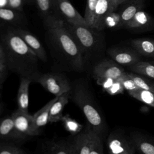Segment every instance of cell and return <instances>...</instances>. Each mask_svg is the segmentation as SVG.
<instances>
[{
  "mask_svg": "<svg viewBox=\"0 0 154 154\" xmlns=\"http://www.w3.org/2000/svg\"><path fill=\"white\" fill-rule=\"evenodd\" d=\"M0 45L5 55L8 70L35 82L41 74L38 58L15 31L14 27L0 29Z\"/></svg>",
  "mask_w": 154,
  "mask_h": 154,
  "instance_id": "cell-1",
  "label": "cell"
},
{
  "mask_svg": "<svg viewBox=\"0 0 154 154\" xmlns=\"http://www.w3.org/2000/svg\"><path fill=\"white\" fill-rule=\"evenodd\" d=\"M46 28V42L55 58L70 70L82 71L85 64L82 52L64 20L55 21Z\"/></svg>",
  "mask_w": 154,
  "mask_h": 154,
  "instance_id": "cell-2",
  "label": "cell"
},
{
  "mask_svg": "<svg viewBox=\"0 0 154 154\" xmlns=\"http://www.w3.org/2000/svg\"><path fill=\"white\" fill-rule=\"evenodd\" d=\"M69 99L81 109L87 123L103 137L106 132V123L84 82L78 81L72 83Z\"/></svg>",
  "mask_w": 154,
  "mask_h": 154,
  "instance_id": "cell-3",
  "label": "cell"
},
{
  "mask_svg": "<svg viewBox=\"0 0 154 154\" xmlns=\"http://www.w3.org/2000/svg\"><path fill=\"white\" fill-rule=\"evenodd\" d=\"M72 141L76 154L103 153V137L88 123Z\"/></svg>",
  "mask_w": 154,
  "mask_h": 154,
  "instance_id": "cell-4",
  "label": "cell"
},
{
  "mask_svg": "<svg viewBox=\"0 0 154 154\" xmlns=\"http://www.w3.org/2000/svg\"><path fill=\"white\" fill-rule=\"evenodd\" d=\"M64 25L72 35L82 52L84 60L88 55L96 51L100 45L99 30L87 25H72L64 21Z\"/></svg>",
  "mask_w": 154,
  "mask_h": 154,
  "instance_id": "cell-5",
  "label": "cell"
},
{
  "mask_svg": "<svg viewBox=\"0 0 154 154\" xmlns=\"http://www.w3.org/2000/svg\"><path fill=\"white\" fill-rule=\"evenodd\" d=\"M35 82L40 84L55 96L68 92L72 88V83L63 73L59 72L41 73Z\"/></svg>",
  "mask_w": 154,
  "mask_h": 154,
  "instance_id": "cell-6",
  "label": "cell"
},
{
  "mask_svg": "<svg viewBox=\"0 0 154 154\" xmlns=\"http://www.w3.org/2000/svg\"><path fill=\"white\" fill-rule=\"evenodd\" d=\"M108 152L113 154H134L135 148L129 135L117 130L112 132L107 138Z\"/></svg>",
  "mask_w": 154,
  "mask_h": 154,
  "instance_id": "cell-7",
  "label": "cell"
},
{
  "mask_svg": "<svg viewBox=\"0 0 154 154\" xmlns=\"http://www.w3.org/2000/svg\"><path fill=\"white\" fill-rule=\"evenodd\" d=\"M11 117L15 130L22 141L38 135L34 128L32 115L17 109L12 113Z\"/></svg>",
  "mask_w": 154,
  "mask_h": 154,
  "instance_id": "cell-8",
  "label": "cell"
},
{
  "mask_svg": "<svg viewBox=\"0 0 154 154\" xmlns=\"http://www.w3.org/2000/svg\"><path fill=\"white\" fill-rule=\"evenodd\" d=\"M124 72V69L115 61L104 59L94 66L93 76L96 80L108 78L118 79Z\"/></svg>",
  "mask_w": 154,
  "mask_h": 154,
  "instance_id": "cell-9",
  "label": "cell"
},
{
  "mask_svg": "<svg viewBox=\"0 0 154 154\" xmlns=\"http://www.w3.org/2000/svg\"><path fill=\"white\" fill-rule=\"evenodd\" d=\"M60 15L67 23L72 25H87L82 16L69 0H56Z\"/></svg>",
  "mask_w": 154,
  "mask_h": 154,
  "instance_id": "cell-10",
  "label": "cell"
},
{
  "mask_svg": "<svg viewBox=\"0 0 154 154\" xmlns=\"http://www.w3.org/2000/svg\"><path fill=\"white\" fill-rule=\"evenodd\" d=\"M35 2L46 27L57 20H63L59 12L56 0H35Z\"/></svg>",
  "mask_w": 154,
  "mask_h": 154,
  "instance_id": "cell-11",
  "label": "cell"
},
{
  "mask_svg": "<svg viewBox=\"0 0 154 154\" xmlns=\"http://www.w3.org/2000/svg\"><path fill=\"white\" fill-rule=\"evenodd\" d=\"M14 29L27 46L34 52L37 58L43 62L48 60L46 52L42 43L31 32L20 27L14 26Z\"/></svg>",
  "mask_w": 154,
  "mask_h": 154,
  "instance_id": "cell-12",
  "label": "cell"
},
{
  "mask_svg": "<svg viewBox=\"0 0 154 154\" xmlns=\"http://www.w3.org/2000/svg\"><path fill=\"white\" fill-rule=\"evenodd\" d=\"M108 54L118 64L128 67L140 61V54L135 49L111 48L108 50Z\"/></svg>",
  "mask_w": 154,
  "mask_h": 154,
  "instance_id": "cell-13",
  "label": "cell"
},
{
  "mask_svg": "<svg viewBox=\"0 0 154 154\" xmlns=\"http://www.w3.org/2000/svg\"><path fill=\"white\" fill-rule=\"evenodd\" d=\"M136 152L144 154H154V137L134 131L129 135Z\"/></svg>",
  "mask_w": 154,
  "mask_h": 154,
  "instance_id": "cell-14",
  "label": "cell"
},
{
  "mask_svg": "<svg viewBox=\"0 0 154 154\" xmlns=\"http://www.w3.org/2000/svg\"><path fill=\"white\" fill-rule=\"evenodd\" d=\"M43 152L48 154H76L72 140H52L46 142Z\"/></svg>",
  "mask_w": 154,
  "mask_h": 154,
  "instance_id": "cell-15",
  "label": "cell"
},
{
  "mask_svg": "<svg viewBox=\"0 0 154 154\" xmlns=\"http://www.w3.org/2000/svg\"><path fill=\"white\" fill-rule=\"evenodd\" d=\"M154 22L152 17L141 10L136 13L134 17L127 22L123 28L131 30H149L153 28Z\"/></svg>",
  "mask_w": 154,
  "mask_h": 154,
  "instance_id": "cell-16",
  "label": "cell"
},
{
  "mask_svg": "<svg viewBox=\"0 0 154 154\" xmlns=\"http://www.w3.org/2000/svg\"><path fill=\"white\" fill-rule=\"evenodd\" d=\"M0 139L16 143L22 141L15 130L11 116L0 118Z\"/></svg>",
  "mask_w": 154,
  "mask_h": 154,
  "instance_id": "cell-17",
  "label": "cell"
},
{
  "mask_svg": "<svg viewBox=\"0 0 154 154\" xmlns=\"http://www.w3.org/2000/svg\"><path fill=\"white\" fill-rule=\"evenodd\" d=\"M31 80L25 77H20V84L17 95V109L28 112L29 87Z\"/></svg>",
  "mask_w": 154,
  "mask_h": 154,
  "instance_id": "cell-18",
  "label": "cell"
},
{
  "mask_svg": "<svg viewBox=\"0 0 154 154\" xmlns=\"http://www.w3.org/2000/svg\"><path fill=\"white\" fill-rule=\"evenodd\" d=\"M112 0H97L92 28L99 31L100 24L103 18L110 12L115 11Z\"/></svg>",
  "mask_w": 154,
  "mask_h": 154,
  "instance_id": "cell-19",
  "label": "cell"
},
{
  "mask_svg": "<svg viewBox=\"0 0 154 154\" xmlns=\"http://www.w3.org/2000/svg\"><path fill=\"white\" fill-rule=\"evenodd\" d=\"M69 93L70 91L58 96L57 100L54 102L50 109L49 122L54 123L61 121L63 116V109L70 99Z\"/></svg>",
  "mask_w": 154,
  "mask_h": 154,
  "instance_id": "cell-20",
  "label": "cell"
},
{
  "mask_svg": "<svg viewBox=\"0 0 154 154\" xmlns=\"http://www.w3.org/2000/svg\"><path fill=\"white\" fill-rule=\"evenodd\" d=\"M57 98L58 96H55L54 99L49 100L40 109L37 111L34 115H32L34 128L38 134H40L41 129L45 126H46L47 123L49 122L51 108Z\"/></svg>",
  "mask_w": 154,
  "mask_h": 154,
  "instance_id": "cell-21",
  "label": "cell"
},
{
  "mask_svg": "<svg viewBox=\"0 0 154 154\" xmlns=\"http://www.w3.org/2000/svg\"><path fill=\"white\" fill-rule=\"evenodd\" d=\"M134 49L140 55L154 58V40L140 38L131 41Z\"/></svg>",
  "mask_w": 154,
  "mask_h": 154,
  "instance_id": "cell-22",
  "label": "cell"
},
{
  "mask_svg": "<svg viewBox=\"0 0 154 154\" xmlns=\"http://www.w3.org/2000/svg\"><path fill=\"white\" fill-rule=\"evenodd\" d=\"M0 20L19 27L23 23V17L21 11L6 7L0 8Z\"/></svg>",
  "mask_w": 154,
  "mask_h": 154,
  "instance_id": "cell-23",
  "label": "cell"
},
{
  "mask_svg": "<svg viewBox=\"0 0 154 154\" xmlns=\"http://www.w3.org/2000/svg\"><path fill=\"white\" fill-rule=\"evenodd\" d=\"M128 68L132 72L154 79V64L152 62L139 61Z\"/></svg>",
  "mask_w": 154,
  "mask_h": 154,
  "instance_id": "cell-24",
  "label": "cell"
},
{
  "mask_svg": "<svg viewBox=\"0 0 154 154\" xmlns=\"http://www.w3.org/2000/svg\"><path fill=\"white\" fill-rule=\"evenodd\" d=\"M143 6V0H135L123 8V10L120 12L123 27L134 17L137 11L141 10Z\"/></svg>",
  "mask_w": 154,
  "mask_h": 154,
  "instance_id": "cell-25",
  "label": "cell"
},
{
  "mask_svg": "<svg viewBox=\"0 0 154 154\" xmlns=\"http://www.w3.org/2000/svg\"><path fill=\"white\" fill-rule=\"evenodd\" d=\"M123 27L120 12L115 11L108 13L103 19L99 31H102L106 28H119Z\"/></svg>",
  "mask_w": 154,
  "mask_h": 154,
  "instance_id": "cell-26",
  "label": "cell"
},
{
  "mask_svg": "<svg viewBox=\"0 0 154 154\" xmlns=\"http://www.w3.org/2000/svg\"><path fill=\"white\" fill-rule=\"evenodd\" d=\"M128 92L132 97L154 108V93L152 91L139 88Z\"/></svg>",
  "mask_w": 154,
  "mask_h": 154,
  "instance_id": "cell-27",
  "label": "cell"
},
{
  "mask_svg": "<svg viewBox=\"0 0 154 154\" xmlns=\"http://www.w3.org/2000/svg\"><path fill=\"white\" fill-rule=\"evenodd\" d=\"M61 121L66 131L73 136L79 133L84 128V126L82 124L70 117L68 114L63 115Z\"/></svg>",
  "mask_w": 154,
  "mask_h": 154,
  "instance_id": "cell-28",
  "label": "cell"
},
{
  "mask_svg": "<svg viewBox=\"0 0 154 154\" xmlns=\"http://www.w3.org/2000/svg\"><path fill=\"white\" fill-rule=\"evenodd\" d=\"M23 149L13 141L0 139V154H24Z\"/></svg>",
  "mask_w": 154,
  "mask_h": 154,
  "instance_id": "cell-29",
  "label": "cell"
},
{
  "mask_svg": "<svg viewBox=\"0 0 154 154\" xmlns=\"http://www.w3.org/2000/svg\"><path fill=\"white\" fill-rule=\"evenodd\" d=\"M128 73L140 88L154 93V82L149 80L144 76L134 72H128Z\"/></svg>",
  "mask_w": 154,
  "mask_h": 154,
  "instance_id": "cell-30",
  "label": "cell"
},
{
  "mask_svg": "<svg viewBox=\"0 0 154 154\" xmlns=\"http://www.w3.org/2000/svg\"><path fill=\"white\" fill-rule=\"evenodd\" d=\"M97 2V0H87L84 17L87 25L91 28L93 23L94 15Z\"/></svg>",
  "mask_w": 154,
  "mask_h": 154,
  "instance_id": "cell-31",
  "label": "cell"
},
{
  "mask_svg": "<svg viewBox=\"0 0 154 154\" xmlns=\"http://www.w3.org/2000/svg\"><path fill=\"white\" fill-rule=\"evenodd\" d=\"M118 79L123 85L125 90H126L128 91L135 90L140 88L135 84L134 80L129 76L128 72H125Z\"/></svg>",
  "mask_w": 154,
  "mask_h": 154,
  "instance_id": "cell-32",
  "label": "cell"
},
{
  "mask_svg": "<svg viewBox=\"0 0 154 154\" xmlns=\"http://www.w3.org/2000/svg\"><path fill=\"white\" fill-rule=\"evenodd\" d=\"M124 90L125 88L119 79H116L113 84L105 91L111 96H115L119 94H123Z\"/></svg>",
  "mask_w": 154,
  "mask_h": 154,
  "instance_id": "cell-33",
  "label": "cell"
},
{
  "mask_svg": "<svg viewBox=\"0 0 154 154\" xmlns=\"http://www.w3.org/2000/svg\"><path fill=\"white\" fill-rule=\"evenodd\" d=\"M29 1V0H8L7 7L22 12L24 5Z\"/></svg>",
  "mask_w": 154,
  "mask_h": 154,
  "instance_id": "cell-34",
  "label": "cell"
},
{
  "mask_svg": "<svg viewBox=\"0 0 154 154\" xmlns=\"http://www.w3.org/2000/svg\"><path fill=\"white\" fill-rule=\"evenodd\" d=\"M8 67L5 54L1 46L0 48V72H7Z\"/></svg>",
  "mask_w": 154,
  "mask_h": 154,
  "instance_id": "cell-35",
  "label": "cell"
},
{
  "mask_svg": "<svg viewBox=\"0 0 154 154\" xmlns=\"http://www.w3.org/2000/svg\"><path fill=\"white\" fill-rule=\"evenodd\" d=\"M7 76V72H0V85H2Z\"/></svg>",
  "mask_w": 154,
  "mask_h": 154,
  "instance_id": "cell-36",
  "label": "cell"
},
{
  "mask_svg": "<svg viewBox=\"0 0 154 154\" xmlns=\"http://www.w3.org/2000/svg\"><path fill=\"white\" fill-rule=\"evenodd\" d=\"M125 1V0H112V5L114 8L115 10H116V8H117V7L122 3L124 2Z\"/></svg>",
  "mask_w": 154,
  "mask_h": 154,
  "instance_id": "cell-37",
  "label": "cell"
},
{
  "mask_svg": "<svg viewBox=\"0 0 154 154\" xmlns=\"http://www.w3.org/2000/svg\"><path fill=\"white\" fill-rule=\"evenodd\" d=\"M8 0H0V8L7 7Z\"/></svg>",
  "mask_w": 154,
  "mask_h": 154,
  "instance_id": "cell-38",
  "label": "cell"
},
{
  "mask_svg": "<svg viewBox=\"0 0 154 154\" xmlns=\"http://www.w3.org/2000/svg\"><path fill=\"white\" fill-rule=\"evenodd\" d=\"M4 111V104L2 102H0V116L2 114Z\"/></svg>",
  "mask_w": 154,
  "mask_h": 154,
  "instance_id": "cell-39",
  "label": "cell"
},
{
  "mask_svg": "<svg viewBox=\"0 0 154 154\" xmlns=\"http://www.w3.org/2000/svg\"><path fill=\"white\" fill-rule=\"evenodd\" d=\"M2 85H0V98L1 97V90H2Z\"/></svg>",
  "mask_w": 154,
  "mask_h": 154,
  "instance_id": "cell-40",
  "label": "cell"
},
{
  "mask_svg": "<svg viewBox=\"0 0 154 154\" xmlns=\"http://www.w3.org/2000/svg\"><path fill=\"white\" fill-rule=\"evenodd\" d=\"M152 63H153V64H154V61H152Z\"/></svg>",
  "mask_w": 154,
  "mask_h": 154,
  "instance_id": "cell-41",
  "label": "cell"
},
{
  "mask_svg": "<svg viewBox=\"0 0 154 154\" xmlns=\"http://www.w3.org/2000/svg\"><path fill=\"white\" fill-rule=\"evenodd\" d=\"M0 48H1V45H0Z\"/></svg>",
  "mask_w": 154,
  "mask_h": 154,
  "instance_id": "cell-42",
  "label": "cell"
},
{
  "mask_svg": "<svg viewBox=\"0 0 154 154\" xmlns=\"http://www.w3.org/2000/svg\"><path fill=\"white\" fill-rule=\"evenodd\" d=\"M126 1V0H125V1Z\"/></svg>",
  "mask_w": 154,
  "mask_h": 154,
  "instance_id": "cell-43",
  "label": "cell"
}]
</instances>
